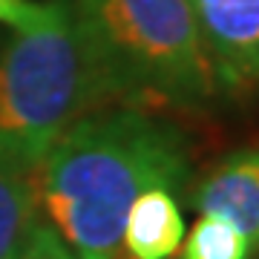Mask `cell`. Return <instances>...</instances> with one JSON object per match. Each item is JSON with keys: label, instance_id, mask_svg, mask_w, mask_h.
I'll list each match as a JSON object with an SVG mask.
<instances>
[{"label": "cell", "instance_id": "cell-1", "mask_svg": "<svg viewBox=\"0 0 259 259\" xmlns=\"http://www.w3.org/2000/svg\"><path fill=\"white\" fill-rule=\"evenodd\" d=\"M193 150L156 110L98 107L78 118L32 170L37 210L75 259H121L133 202L150 187L185 190Z\"/></svg>", "mask_w": 259, "mask_h": 259}, {"label": "cell", "instance_id": "cell-2", "mask_svg": "<svg viewBox=\"0 0 259 259\" xmlns=\"http://www.w3.org/2000/svg\"><path fill=\"white\" fill-rule=\"evenodd\" d=\"M98 107L110 98L75 0H44L40 18L0 47V156L35 170Z\"/></svg>", "mask_w": 259, "mask_h": 259}, {"label": "cell", "instance_id": "cell-3", "mask_svg": "<svg viewBox=\"0 0 259 259\" xmlns=\"http://www.w3.org/2000/svg\"><path fill=\"white\" fill-rule=\"evenodd\" d=\"M110 104L202 112L219 81L187 0H75Z\"/></svg>", "mask_w": 259, "mask_h": 259}, {"label": "cell", "instance_id": "cell-4", "mask_svg": "<svg viewBox=\"0 0 259 259\" xmlns=\"http://www.w3.org/2000/svg\"><path fill=\"white\" fill-rule=\"evenodd\" d=\"M219 90L259 87V0H187Z\"/></svg>", "mask_w": 259, "mask_h": 259}, {"label": "cell", "instance_id": "cell-5", "mask_svg": "<svg viewBox=\"0 0 259 259\" xmlns=\"http://www.w3.org/2000/svg\"><path fill=\"white\" fill-rule=\"evenodd\" d=\"M190 202L202 216H219L239 228L259 253V144L219 158L193 187Z\"/></svg>", "mask_w": 259, "mask_h": 259}, {"label": "cell", "instance_id": "cell-6", "mask_svg": "<svg viewBox=\"0 0 259 259\" xmlns=\"http://www.w3.org/2000/svg\"><path fill=\"white\" fill-rule=\"evenodd\" d=\"M185 239V213L176 193L150 187L133 202L121 233V253L127 259H170Z\"/></svg>", "mask_w": 259, "mask_h": 259}, {"label": "cell", "instance_id": "cell-7", "mask_svg": "<svg viewBox=\"0 0 259 259\" xmlns=\"http://www.w3.org/2000/svg\"><path fill=\"white\" fill-rule=\"evenodd\" d=\"M40 222L32 170L0 156V259H15Z\"/></svg>", "mask_w": 259, "mask_h": 259}, {"label": "cell", "instance_id": "cell-8", "mask_svg": "<svg viewBox=\"0 0 259 259\" xmlns=\"http://www.w3.org/2000/svg\"><path fill=\"white\" fill-rule=\"evenodd\" d=\"M182 242V259H250L253 253L239 228L219 216H202Z\"/></svg>", "mask_w": 259, "mask_h": 259}, {"label": "cell", "instance_id": "cell-9", "mask_svg": "<svg viewBox=\"0 0 259 259\" xmlns=\"http://www.w3.org/2000/svg\"><path fill=\"white\" fill-rule=\"evenodd\" d=\"M15 259H75V253L47 222H37L29 239L23 242V248L15 253Z\"/></svg>", "mask_w": 259, "mask_h": 259}, {"label": "cell", "instance_id": "cell-10", "mask_svg": "<svg viewBox=\"0 0 259 259\" xmlns=\"http://www.w3.org/2000/svg\"><path fill=\"white\" fill-rule=\"evenodd\" d=\"M40 12H44V3H37V0H0V23L12 29L35 23Z\"/></svg>", "mask_w": 259, "mask_h": 259}, {"label": "cell", "instance_id": "cell-11", "mask_svg": "<svg viewBox=\"0 0 259 259\" xmlns=\"http://www.w3.org/2000/svg\"><path fill=\"white\" fill-rule=\"evenodd\" d=\"M170 259H173V256H170Z\"/></svg>", "mask_w": 259, "mask_h": 259}]
</instances>
